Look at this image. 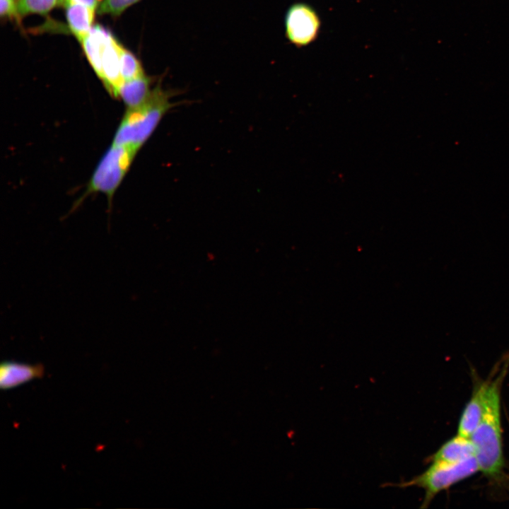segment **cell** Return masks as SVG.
I'll return each instance as SVG.
<instances>
[{"instance_id": "6da1fadb", "label": "cell", "mask_w": 509, "mask_h": 509, "mask_svg": "<svg viewBox=\"0 0 509 509\" xmlns=\"http://www.w3.org/2000/svg\"><path fill=\"white\" fill-rule=\"evenodd\" d=\"M505 366L489 380L482 419L470 438L475 448L474 457L479 471L496 479L502 473L504 458L501 419V390L506 373Z\"/></svg>"}, {"instance_id": "7a4b0ae2", "label": "cell", "mask_w": 509, "mask_h": 509, "mask_svg": "<svg viewBox=\"0 0 509 509\" xmlns=\"http://www.w3.org/2000/svg\"><path fill=\"white\" fill-rule=\"evenodd\" d=\"M175 92L163 88L160 81L142 105L127 107L115 134L112 144L126 146L138 153L151 137L164 115L176 103L171 101Z\"/></svg>"}, {"instance_id": "3957f363", "label": "cell", "mask_w": 509, "mask_h": 509, "mask_svg": "<svg viewBox=\"0 0 509 509\" xmlns=\"http://www.w3.org/2000/svg\"><path fill=\"white\" fill-rule=\"evenodd\" d=\"M81 43L96 74L108 92L117 98L124 83L120 71L119 44L110 32L99 25L93 26Z\"/></svg>"}, {"instance_id": "277c9868", "label": "cell", "mask_w": 509, "mask_h": 509, "mask_svg": "<svg viewBox=\"0 0 509 509\" xmlns=\"http://www.w3.org/2000/svg\"><path fill=\"white\" fill-rule=\"evenodd\" d=\"M478 471L479 468L475 457L458 463L433 461L421 474L394 485L400 488L416 486L423 488L425 495L421 508H426L440 491L472 476Z\"/></svg>"}, {"instance_id": "5b68a950", "label": "cell", "mask_w": 509, "mask_h": 509, "mask_svg": "<svg viewBox=\"0 0 509 509\" xmlns=\"http://www.w3.org/2000/svg\"><path fill=\"white\" fill-rule=\"evenodd\" d=\"M136 153L128 146L112 144L93 173L85 194L103 193L110 201Z\"/></svg>"}, {"instance_id": "8992f818", "label": "cell", "mask_w": 509, "mask_h": 509, "mask_svg": "<svg viewBox=\"0 0 509 509\" xmlns=\"http://www.w3.org/2000/svg\"><path fill=\"white\" fill-rule=\"evenodd\" d=\"M321 21L316 11L303 2L292 4L285 16V34L288 40L297 47L313 42L318 37Z\"/></svg>"}, {"instance_id": "52a82bcc", "label": "cell", "mask_w": 509, "mask_h": 509, "mask_svg": "<svg viewBox=\"0 0 509 509\" xmlns=\"http://www.w3.org/2000/svg\"><path fill=\"white\" fill-rule=\"evenodd\" d=\"M45 368L41 363L4 361L0 365V387L8 390L43 378Z\"/></svg>"}, {"instance_id": "ba28073f", "label": "cell", "mask_w": 509, "mask_h": 509, "mask_svg": "<svg viewBox=\"0 0 509 509\" xmlns=\"http://www.w3.org/2000/svg\"><path fill=\"white\" fill-rule=\"evenodd\" d=\"M488 384L489 380H487L475 387L472 395L461 414L457 434L470 438L479 426L484 411Z\"/></svg>"}, {"instance_id": "9c48e42d", "label": "cell", "mask_w": 509, "mask_h": 509, "mask_svg": "<svg viewBox=\"0 0 509 509\" xmlns=\"http://www.w3.org/2000/svg\"><path fill=\"white\" fill-rule=\"evenodd\" d=\"M474 455L475 448L471 438L457 434L442 445L431 457V460L458 463Z\"/></svg>"}, {"instance_id": "30bf717a", "label": "cell", "mask_w": 509, "mask_h": 509, "mask_svg": "<svg viewBox=\"0 0 509 509\" xmlns=\"http://www.w3.org/2000/svg\"><path fill=\"white\" fill-rule=\"evenodd\" d=\"M153 89L152 78L144 74L124 81L118 90L117 98H121L127 107H135L149 98Z\"/></svg>"}, {"instance_id": "8fae6325", "label": "cell", "mask_w": 509, "mask_h": 509, "mask_svg": "<svg viewBox=\"0 0 509 509\" xmlns=\"http://www.w3.org/2000/svg\"><path fill=\"white\" fill-rule=\"evenodd\" d=\"M64 7L69 28L81 42L92 28L95 11L78 4H68Z\"/></svg>"}, {"instance_id": "7c38bea8", "label": "cell", "mask_w": 509, "mask_h": 509, "mask_svg": "<svg viewBox=\"0 0 509 509\" xmlns=\"http://www.w3.org/2000/svg\"><path fill=\"white\" fill-rule=\"evenodd\" d=\"M120 71L124 81H129L144 74L142 66L135 56L119 45Z\"/></svg>"}, {"instance_id": "4fadbf2b", "label": "cell", "mask_w": 509, "mask_h": 509, "mask_svg": "<svg viewBox=\"0 0 509 509\" xmlns=\"http://www.w3.org/2000/svg\"><path fill=\"white\" fill-rule=\"evenodd\" d=\"M59 0H16L18 13L26 16L31 13L45 15L57 4Z\"/></svg>"}, {"instance_id": "5bb4252c", "label": "cell", "mask_w": 509, "mask_h": 509, "mask_svg": "<svg viewBox=\"0 0 509 509\" xmlns=\"http://www.w3.org/2000/svg\"><path fill=\"white\" fill-rule=\"evenodd\" d=\"M140 0H104L98 6L99 14L120 15L125 9Z\"/></svg>"}, {"instance_id": "9a60e30c", "label": "cell", "mask_w": 509, "mask_h": 509, "mask_svg": "<svg viewBox=\"0 0 509 509\" xmlns=\"http://www.w3.org/2000/svg\"><path fill=\"white\" fill-rule=\"evenodd\" d=\"M0 13L1 17L18 18L16 1L0 0Z\"/></svg>"}, {"instance_id": "2e32d148", "label": "cell", "mask_w": 509, "mask_h": 509, "mask_svg": "<svg viewBox=\"0 0 509 509\" xmlns=\"http://www.w3.org/2000/svg\"><path fill=\"white\" fill-rule=\"evenodd\" d=\"M59 4L64 6L68 4H78L95 11L98 5V0H59Z\"/></svg>"}]
</instances>
